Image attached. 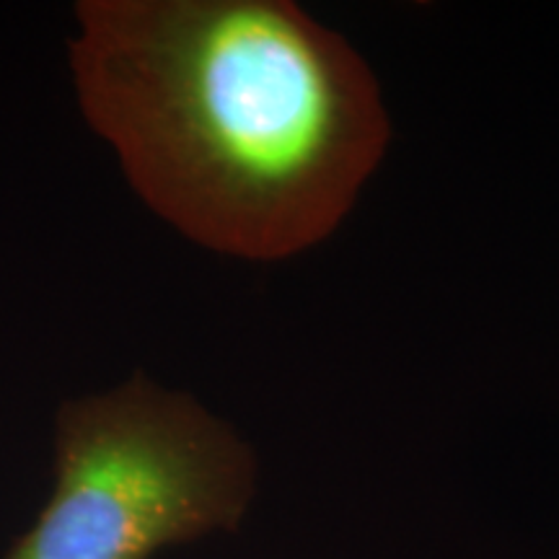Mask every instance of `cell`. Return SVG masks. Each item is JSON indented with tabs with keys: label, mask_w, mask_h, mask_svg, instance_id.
<instances>
[{
	"label": "cell",
	"mask_w": 559,
	"mask_h": 559,
	"mask_svg": "<svg viewBox=\"0 0 559 559\" xmlns=\"http://www.w3.org/2000/svg\"><path fill=\"white\" fill-rule=\"evenodd\" d=\"M257 489L260 459L228 419L135 370L60 404L52 495L5 559H153L239 531Z\"/></svg>",
	"instance_id": "7a4b0ae2"
},
{
	"label": "cell",
	"mask_w": 559,
	"mask_h": 559,
	"mask_svg": "<svg viewBox=\"0 0 559 559\" xmlns=\"http://www.w3.org/2000/svg\"><path fill=\"white\" fill-rule=\"evenodd\" d=\"M73 16L83 120L202 249L285 262L319 247L386 156L373 68L293 0H81Z\"/></svg>",
	"instance_id": "6da1fadb"
}]
</instances>
